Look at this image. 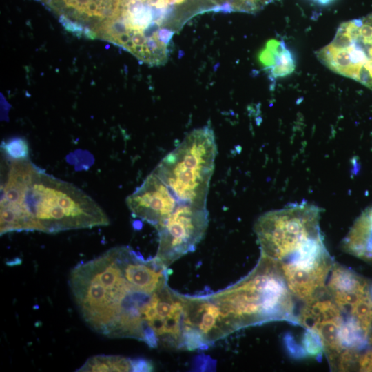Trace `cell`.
<instances>
[{
    "label": "cell",
    "mask_w": 372,
    "mask_h": 372,
    "mask_svg": "<svg viewBox=\"0 0 372 372\" xmlns=\"http://www.w3.org/2000/svg\"><path fill=\"white\" fill-rule=\"evenodd\" d=\"M321 211L308 203L289 204L261 215L254 227L261 254L277 263L293 296L304 302L327 290L334 264L320 230Z\"/></svg>",
    "instance_id": "cell-1"
},
{
    "label": "cell",
    "mask_w": 372,
    "mask_h": 372,
    "mask_svg": "<svg viewBox=\"0 0 372 372\" xmlns=\"http://www.w3.org/2000/svg\"><path fill=\"white\" fill-rule=\"evenodd\" d=\"M167 280V267L155 257L145 260L131 247L120 246L76 266L69 285L87 324L109 337L118 304L133 283L161 289Z\"/></svg>",
    "instance_id": "cell-2"
},
{
    "label": "cell",
    "mask_w": 372,
    "mask_h": 372,
    "mask_svg": "<svg viewBox=\"0 0 372 372\" xmlns=\"http://www.w3.org/2000/svg\"><path fill=\"white\" fill-rule=\"evenodd\" d=\"M27 163L14 200L1 205V235L14 231H62L109 225L103 209L70 183Z\"/></svg>",
    "instance_id": "cell-3"
},
{
    "label": "cell",
    "mask_w": 372,
    "mask_h": 372,
    "mask_svg": "<svg viewBox=\"0 0 372 372\" xmlns=\"http://www.w3.org/2000/svg\"><path fill=\"white\" fill-rule=\"evenodd\" d=\"M230 333L272 321L300 325L293 294L277 263L264 254L252 271L233 285L209 294Z\"/></svg>",
    "instance_id": "cell-4"
},
{
    "label": "cell",
    "mask_w": 372,
    "mask_h": 372,
    "mask_svg": "<svg viewBox=\"0 0 372 372\" xmlns=\"http://www.w3.org/2000/svg\"><path fill=\"white\" fill-rule=\"evenodd\" d=\"M216 154L214 131L205 125L190 132L152 172L179 203L206 206Z\"/></svg>",
    "instance_id": "cell-5"
},
{
    "label": "cell",
    "mask_w": 372,
    "mask_h": 372,
    "mask_svg": "<svg viewBox=\"0 0 372 372\" xmlns=\"http://www.w3.org/2000/svg\"><path fill=\"white\" fill-rule=\"evenodd\" d=\"M316 55L331 71L372 90V13L342 23Z\"/></svg>",
    "instance_id": "cell-6"
},
{
    "label": "cell",
    "mask_w": 372,
    "mask_h": 372,
    "mask_svg": "<svg viewBox=\"0 0 372 372\" xmlns=\"http://www.w3.org/2000/svg\"><path fill=\"white\" fill-rule=\"evenodd\" d=\"M207 206L179 203L156 229L158 246L155 258L168 267L183 256L194 251L208 226Z\"/></svg>",
    "instance_id": "cell-7"
},
{
    "label": "cell",
    "mask_w": 372,
    "mask_h": 372,
    "mask_svg": "<svg viewBox=\"0 0 372 372\" xmlns=\"http://www.w3.org/2000/svg\"><path fill=\"white\" fill-rule=\"evenodd\" d=\"M179 202L169 187L153 172L126 198L132 214L156 228Z\"/></svg>",
    "instance_id": "cell-8"
},
{
    "label": "cell",
    "mask_w": 372,
    "mask_h": 372,
    "mask_svg": "<svg viewBox=\"0 0 372 372\" xmlns=\"http://www.w3.org/2000/svg\"><path fill=\"white\" fill-rule=\"evenodd\" d=\"M341 248L360 259L372 262V207L365 209L355 220L342 240Z\"/></svg>",
    "instance_id": "cell-9"
},
{
    "label": "cell",
    "mask_w": 372,
    "mask_h": 372,
    "mask_svg": "<svg viewBox=\"0 0 372 372\" xmlns=\"http://www.w3.org/2000/svg\"><path fill=\"white\" fill-rule=\"evenodd\" d=\"M260 63L264 69L269 71L274 79L284 77L291 74L296 62L291 52L283 41H269L258 55Z\"/></svg>",
    "instance_id": "cell-10"
},
{
    "label": "cell",
    "mask_w": 372,
    "mask_h": 372,
    "mask_svg": "<svg viewBox=\"0 0 372 372\" xmlns=\"http://www.w3.org/2000/svg\"><path fill=\"white\" fill-rule=\"evenodd\" d=\"M327 289L331 297H335L351 292L369 293L370 287L353 271L334 262Z\"/></svg>",
    "instance_id": "cell-11"
},
{
    "label": "cell",
    "mask_w": 372,
    "mask_h": 372,
    "mask_svg": "<svg viewBox=\"0 0 372 372\" xmlns=\"http://www.w3.org/2000/svg\"><path fill=\"white\" fill-rule=\"evenodd\" d=\"M77 371H132V366L131 359L103 355L89 358Z\"/></svg>",
    "instance_id": "cell-12"
},
{
    "label": "cell",
    "mask_w": 372,
    "mask_h": 372,
    "mask_svg": "<svg viewBox=\"0 0 372 372\" xmlns=\"http://www.w3.org/2000/svg\"><path fill=\"white\" fill-rule=\"evenodd\" d=\"M1 149L8 157L14 160L28 158L29 146L27 141L23 138H13L6 142H3Z\"/></svg>",
    "instance_id": "cell-13"
},
{
    "label": "cell",
    "mask_w": 372,
    "mask_h": 372,
    "mask_svg": "<svg viewBox=\"0 0 372 372\" xmlns=\"http://www.w3.org/2000/svg\"><path fill=\"white\" fill-rule=\"evenodd\" d=\"M302 344L307 356L319 358L324 353L323 345L319 335L312 330L306 329Z\"/></svg>",
    "instance_id": "cell-14"
},
{
    "label": "cell",
    "mask_w": 372,
    "mask_h": 372,
    "mask_svg": "<svg viewBox=\"0 0 372 372\" xmlns=\"http://www.w3.org/2000/svg\"><path fill=\"white\" fill-rule=\"evenodd\" d=\"M285 341L287 348L292 356L297 358L307 356L302 347L299 346L298 344H296L291 335H287L285 338Z\"/></svg>",
    "instance_id": "cell-15"
},
{
    "label": "cell",
    "mask_w": 372,
    "mask_h": 372,
    "mask_svg": "<svg viewBox=\"0 0 372 372\" xmlns=\"http://www.w3.org/2000/svg\"><path fill=\"white\" fill-rule=\"evenodd\" d=\"M132 371H151L153 370V364L149 360L144 358L131 359Z\"/></svg>",
    "instance_id": "cell-16"
},
{
    "label": "cell",
    "mask_w": 372,
    "mask_h": 372,
    "mask_svg": "<svg viewBox=\"0 0 372 372\" xmlns=\"http://www.w3.org/2000/svg\"><path fill=\"white\" fill-rule=\"evenodd\" d=\"M314 3H316L320 6H327L331 3L333 2L335 0H311Z\"/></svg>",
    "instance_id": "cell-17"
},
{
    "label": "cell",
    "mask_w": 372,
    "mask_h": 372,
    "mask_svg": "<svg viewBox=\"0 0 372 372\" xmlns=\"http://www.w3.org/2000/svg\"><path fill=\"white\" fill-rule=\"evenodd\" d=\"M369 294H370V298H371V299L372 300V286L370 287Z\"/></svg>",
    "instance_id": "cell-18"
}]
</instances>
